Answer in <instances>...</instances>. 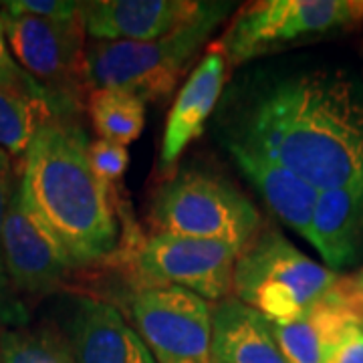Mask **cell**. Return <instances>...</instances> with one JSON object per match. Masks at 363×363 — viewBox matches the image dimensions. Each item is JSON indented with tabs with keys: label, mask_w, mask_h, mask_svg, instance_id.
Wrapping results in <instances>:
<instances>
[{
	"label": "cell",
	"mask_w": 363,
	"mask_h": 363,
	"mask_svg": "<svg viewBox=\"0 0 363 363\" xmlns=\"http://www.w3.org/2000/svg\"><path fill=\"white\" fill-rule=\"evenodd\" d=\"M2 11L61 23V21L79 18V2H71V0H13V2H2Z\"/></svg>",
	"instance_id": "obj_23"
},
{
	"label": "cell",
	"mask_w": 363,
	"mask_h": 363,
	"mask_svg": "<svg viewBox=\"0 0 363 363\" xmlns=\"http://www.w3.org/2000/svg\"><path fill=\"white\" fill-rule=\"evenodd\" d=\"M311 245L337 272L363 260V180L319 192Z\"/></svg>",
	"instance_id": "obj_15"
},
{
	"label": "cell",
	"mask_w": 363,
	"mask_h": 363,
	"mask_svg": "<svg viewBox=\"0 0 363 363\" xmlns=\"http://www.w3.org/2000/svg\"><path fill=\"white\" fill-rule=\"evenodd\" d=\"M363 23V0H260L240 9L218 47L238 67L301 39Z\"/></svg>",
	"instance_id": "obj_6"
},
{
	"label": "cell",
	"mask_w": 363,
	"mask_h": 363,
	"mask_svg": "<svg viewBox=\"0 0 363 363\" xmlns=\"http://www.w3.org/2000/svg\"><path fill=\"white\" fill-rule=\"evenodd\" d=\"M0 363H2V362H0Z\"/></svg>",
	"instance_id": "obj_27"
},
{
	"label": "cell",
	"mask_w": 363,
	"mask_h": 363,
	"mask_svg": "<svg viewBox=\"0 0 363 363\" xmlns=\"http://www.w3.org/2000/svg\"><path fill=\"white\" fill-rule=\"evenodd\" d=\"M233 11V2H200L190 21L156 40H91L83 63L85 89L130 91L143 104L166 99Z\"/></svg>",
	"instance_id": "obj_3"
},
{
	"label": "cell",
	"mask_w": 363,
	"mask_h": 363,
	"mask_svg": "<svg viewBox=\"0 0 363 363\" xmlns=\"http://www.w3.org/2000/svg\"><path fill=\"white\" fill-rule=\"evenodd\" d=\"M228 152L242 174L255 184L272 214L311 245L313 214L319 190L301 180L291 169L277 164L267 154L234 138L228 143Z\"/></svg>",
	"instance_id": "obj_14"
},
{
	"label": "cell",
	"mask_w": 363,
	"mask_h": 363,
	"mask_svg": "<svg viewBox=\"0 0 363 363\" xmlns=\"http://www.w3.org/2000/svg\"><path fill=\"white\" fill-rule=\"evenodd\" d=\"M154 234L216 240L240 252L262 230V216L233 182L202 168L176 172L150 208Z\"/></svg>",
	"instance_id": "obj_5"
},
{
	"label": "cell",
	"mask_w": 363,
	"mask_h": 363,
	"mask_svg": "<svg viewBox=\"0 0 363 363\" xmlns=\"http://www.w3.org/2000/svg\"><path fill=\"white\" fill-rule=\"evenodd\" d=\"M2 257L11 285L18 295H49L65 283L73 262L55 234L26 206L18 180L2 222Z\"/></svg>",
	"instance_id": "obj_10"
},
{
	"label": "cell",
	"mask_w": 363,
	"mask_h": 363,
	"mask_svg": "<svg viewBox=\"0 0 363 363\" xmlns=\"http://www.w3.org/2000/svg\"><path fill=\"white\" fill-rule=\"evenodd\" d=\"M347 323H353L350 315L327 297L307 315L291 323H271V329L286 363H323L327 343Z\"/></svg>",
	"instance_id": "obj_17"
},
{
	"label": "cell",
	"mask_w": 363,
	"mask_h": 363,
	"mask_svg": "<svg viewBox=\"0 0 363 363\" xmlns=\"http://www.w3.org/2000/svg\"><path fill=\"white\" fill-rule=\"evenodd\" d=\"M194 0H89L79 2L85 35L105 43L156 40L190 21Z\"/></svg>",
	"instance_id": "obj_11"
},
{
	"label": "cell",
	"mask_w": 363,
	"mask_h": 363,
	"mask_svg": "<svg viewBox=\"0 0 363 363\" xmlns=\"http://www.w3.org/2000/svg\"><path fill=\"white\" fill-rule=\"evenodd\" d=\"M0 30L14 61L39 83L59 113L75 105L77 93L85 89L87 35L81 16L59 23L0 11Z\"/></svg>",
	"instance_id": "obj_7"
},
{
	"label": "cell",
	"mask_w": 363,
	"mask_h": 363,
	"mask_svg": "<svg viewBox=\"0 0 363 363\" xmlns=\"http://www.w3.org/2000/svg\"><path fill=\"white\" fill-rule=\"evenodd\" d=\"M224 81L226 57L218 43H212L198 61V65L192 69L190 77L182 85L180 93L169 109L160 150L162 168H172L180 160L184 150L196 138H200L208 117L212 116L218 104Z\"/></svg>",
	"instance_id": "obj_13"
},
{
	"label": "cell",
	"mask_w": 363,
	"mask_h": 363,
	"mask_svg": "<svg viewBox=\"0 0 363 363\" xmlns=\"http://www.w3.org/2000/svg\"><path fill=\"white\" fill-rule=\"evenodd\" d=\"M2 363H75L63 333L51 329H0Z\"/></svg>",
	"instance_id": "obj_20"
},
{
	"label": "cell",
	"mask_w": 363,
	"mask_h": 363,
	"mask_svg": "<svg viewBox=\"0 0 363 363\" xmlns=\"http://www.w3.org/2000/svg\"><path fill=\"white\" fill-rule=\"evenodd\" d=\"M87 111L99 140L125 147L142 135L145 125V104L130 91L93 89L87 97Z\"/></svg>",
	"instance_id": "obj_19"
},
{
	"label": "cell",
	"mask_w": 363,
	"mask_h": 363,
	"mask_svg": "<svg viewBox=\"0 0 363 363\" xmlns=\"http://www.w3.org/2000/svg\"><path fill=\"white\" fill-rule=\"evenodd\" d=\"M212 363H286L271 323L230 295L212 305Z\"/></svg>",
	"instance_id": "obj_16"
},
{
	"label": "cell",
	"mask_w": 363,
	"mask_h": 363,
	"mask_svg": "<svg viewBox=\"0 0 363 363\" xmlns=\"http://www.w3.org/2000/svg\"><path fill=\"white\" fill-rule=\"evenodd\" d=\"M0 85L2 87H13V89L26 91V93L39 95V97H45V99L51 101V97L43 91L39 83L33 77H28L25 73V69L14 61L13 52L9 49V43L4 39L2 30H0Z\"/></svg>",
	"instance_id": "obj_26"
},
{
	"label": "cell",
	"mask_w": 363,
	"mask_h": 363,
	"mask_svg": "<svg viewBox=\"0 0 363 363\" xmlns=\"http://www.w3.org/2000/svg\"><path fill=\"white\" fill-rule=\"evenodd\" d=\"M14 172L11 164V156L0 150V327L14 329L25 327L28 321L25 303L18 298V293L11 285V279L6 274L4 257H2V222L9 208V200L14 188Z\"/></svg>",
	"instance_id": "obj_21"
},
{
	"label": "cell",
	"mask_w": 363,
	"mask_h": 363,
	"mask_svg": "<svg viewBox=\"0 0 363 363\" xmlns=\"http://www.w3.org/2000/svg\"><path fill=\"white\" fill-rule=\"evenodd\" d=\"M87 138L75 123L55 116L23 156L18 188L55 234L73 267H89L119 247V220L109 186L89 166Z\"/></svg>",
	"instance_id": "obj_2"
},
{
	"label": "cell",
	"mask_w": 363,
	"mask_h": 363,
	"mask_svg": "<svg viewBox=\"0 0 363 363\" xmlns=\"http://www.w3.org/2000/svg\"><path fill=\"white\" fill-rule=\"evenodd\" d=\"M87 157H89V166L95 172V176L107 186L119 180L130 166V152L125 145L99 140V138L95 142H89Z\"/></svg>",
	"instance_id": "obj_22"
},
{
	"label": "cell",
	"mask_w": 363,
	"mask_h": 363,
	"mask_svg": "<svg viewBox=\"0 0 363 363\" xmlns=\"http://www.w3.org/2000/svg\"><path fill=\"white\" fill-rule=\"evenodd\" d=\"M323 363H363V331L355 323L341 327L327 343Z\"/></svg>",
	"instance_id": "obj_25"
},
{
	"label": "cell",
	"mask_w": 363,
	"mask_h": 363,
	"mask_svg": "<svg viewBox=\"0 0 363 363\" xmlns=\"http://www.w3.org/2000/svg\"><path fill=\"white\" fill-rule=\"evenodd\" d=\"M329 298L347 313L351 321L363 331V267L351 274H339Z\"/></svg>",
	"instance_id": "obj_24"
},
{
	"label": "cell",
	"mask_w": 363,
	"mask_h": 363,
	"mask_svg": "<svg viewBox=\"0 0 363 363\" xmlns=\"http://www.w3.org/2000/svg\"><path fill=\"white\" fill-rule=\"evenodd\" d=\"M240 250L200 238L152 234L131 252L138 286H180L208 303L233 295L234 264Z\"/></svg>",
	"instance_id": "obj_9"
},
{
	"label": "cell",
	"mask_w": 363,
	"mask_h": 363,
	"mask_svg": "<svg viewBox=\"0 0 363 363\" xmlns=\"http://www.w3.org/2000/svg\"><path fill=\"white\" fill-rule=\"evenodd\" d=\"M130 323L156 363H212V303L180 286H138Z\"/></svg>",
	"instance_id": "obj_8"
},
{
	"label": "cell",
	"mask_w": 363,
	"mask_h": 363,
	"mask_svg": "<svg viewBox=\"0 0 363 363\" xmlns=\"http://www.w3.org/2000/svg\"><path fill=\"white\" fill-rule=\"evenodd\" d=\"M63 335L75 363H156L128 317L101 298L77 297Z\"/></svg>",
	"instance_id": "obj_12"
},
{
	"label": "cell",
	"mask_w": 363,
	"mask_h": 363,
	"mask_svg": "<svg viewBox=\"0 0 363 363\" xmlns=\"http://www.w3.org/2000/svg\"><path fill=\"white\" fill-rule=\"evenodd\" d=\"M339 281L277 228L260 230L236 259L233 295L269 323H291L323 303Z\"/></svg>",
	"instance_id": "obj_4"
},
{
	"label": "cell",
	"mask_w": 363,
	"mask_h": 363,
	"mask_svg": "<svg viewBox=\"0 0 363 363\" xmlns=\"http://www.w3.org/2000/svg\"><path fill=\"white\" fill-rule=\"evenodd\" d=\"M234 140L315 190L363 180V87L341 71H303L260 89Z\"/></svg>",
	"instance_id": "obj_1"
},
{
	"label": "cell",
	"mask_w": 363,
	"mask_h": 363,
	"mask_svg": "<svg viewBox=\"0 0 363 363\" xmlns=\"http://www.w3.org/2000/svg\"><path fill=\"white\" fill-rule=\"evenodd\" d=\"M55 116L59 111L49 99L0 85V150L23 157L40 128Z\"/></svg>",
	"instance_id": "obj_18"
}]
</instances>
